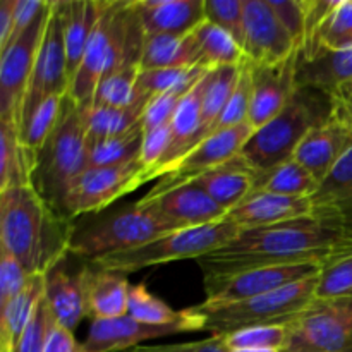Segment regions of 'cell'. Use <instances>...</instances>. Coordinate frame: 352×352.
I'll use <instances>...</instances> for the list:
<instances>
[{
	"label": "cell",
	"instance_id": "cell-1",
	"mask_svg": "<svg viewBox=\"0 0 352 352\" xmlns=\"http://www.w3.org/2000/svg\"><path fill=\"white\" fill-rule=\"evenodd\" d=\"M352 254V230L318 215L268 227L241 230L239 236L198 261L205 278L227 277L278 265H329Z\"/></svg>",
	"mask_w": 352,
	"mask_h": 352
},
{
	"label": "cell",
	"instance_id": "cell-2",
	"mask_svg": "<svg viewBox=\"0 0 352 352\" xmlns=\"http://www.w3.org/2000/svg\"><path fill=\"white\" fill-rule=\"evenodd\" d=\"M74 226L33 186L0 192V248L9 251L30 275H45L69 254Z\"/></svg>",
	"mask_w": 352,
	"mask_h": 352
},
{
	"label": "cell",
	"instance_id": "cell-3",
	"mask_svg": "<svg viewBox=\"0 0 352 352\" xmlns=\"http://www.w3.org/2000/svg\"><path fill=\"white\" fill-rule=\"evenodd\" d=\"M336 100L308 86H296L287 105L246 141L241 157L258 172L270 170L294 157L306 134L333 116Z\"/></svg>",
	"mask_w": 352,
	"mask_h": 352
},
{
	"label": "cell",
	"instance_id": "cell-4",
	"mask_svg": "<svg viewBox=\"0 0 352 352\" xmlns=\"http://www.w3.org/2000/svg\"><path fill=\"white\" fill-rule=\"evenodd\" d=\"M88 112L65 96L57 126L38 150L31 186L55 210L69 186L88 170Z\"/></svg>",
	"mask_w": 352,
	"mask_h": 352
},
{
	"label": "cell",
	"instance_id": "cell-5",
	"mask_svg": "<svg viewBox=\"0 0 352 352\" xmlns=\"http://www.w3.org/2000/svg\"><path fill=\"white\" fill-rule=\"evenodd\" d=\"M318 277L320 275H315L268 294L232 305L210 306L201 302L192 308L201 318L203 332H210L212 337L229 336L250 327L287 323L315 301Z\"/></svg>",
	"mask_w": 352,
	"mask_h": 352
},
{
	"label": "cell",
	"instance_id": "cell-6",
	"mask_svg": "<svg viewBox=\"0 0 352 352\" xmlns=\"http://www.w3.org/2000/svg\"><path fill=\"white\" fill-rule=\"evenodd\" d=\"M239 232L241 229L236 223L222 220L210 226L174 230L140 248L95 258L88 263L102 270L129 275L143 268L172 263V261L199 260L236 239Z\"/></svg>",
	"mask_w": 352,
	"mask_h": 352
},
{
	"label": "cell",
	"instance_id": "cell-7",
	"mask_svg": "<svg viewBox=\"0 0 352 352\" xmlns=\"http://www.w3.org/2000/svg\"><path fill=\"white\" fill-rule=\"evenodd\" d=\"M174 230L177 229L136 201L103 219L74 226L69 254L82 258V261H91L107 254L134 250Z\"/></svg>",
	"mask_w": 352,
	"mask_h": 352
},
{
	"label": "cell",
	"instance_id": "cell-8",
	"mask_svg": "<svg viewBox=\"0 0 352 352\" xmlns=\"http://www.w3.org/2000/svg\"><path fill=\"white\" fill-rule=\"evenodd\" d=\"M285 325L284 352H352V296L315 299Z\"/></svg>",
	"mask_w": 352,
	"mask_h": 352
},
{
	"label": "cell",
	"instance_id": "cell-9",
	"mask_svg": "<svg viewBox=\"0 0 352 352\" xmlns=\"http://www.w3.org/2000/svg\"><path fill=\"white\" fill-rule=\"evenodd\" d=\"M141 160L120 167H98L82 172L57 206V212L71 222L86 213H98L143 186Z\"/></svg>",
	"mask_w": 352,
	"mask_h": 352
},
{
	"label": "cell",
	"instance_id": "cell-10",
	"mask_svg": "<svg viewBox=\"0 0 352 352\" xmlns=\"http://www.w3.org/2000/svg\"><path fill=\"white\" fill-rule=\"evenodd\" d=\"M52 2L33 24L3 52H0V122L19 131L23 103L33 74Z\"/></svg>",
	"mask_w": 352,
	"mask_h": 352
},
{
	"label": "cell",
	"instance_id": "cell-11",
	"mask_svg": "<svg viewBox=\"0 0 352 352\" xmlns=\"http://www.w3.org/2000/svg\"><path fill=\"white\" fill-rule=\"evenodd\" d=\"M67 57L64 43V23H62V0H55L50 6L47 26L38 48L33 74L28 86L26 98L23 103L21 124L30 113L50 96H65L69 93ZM21 129V127H19Z\"/></svg>",
	"mask_w": 352,
	"mask_h": 352
},
{
	"label": "cell",
	"instance_id": "cell-12",
	"mask_svg": "<svg viewBox=\"0 0 352 352\" xmlns=\"http://www.w3.org/2000/svg\"><path fill=\"white\" fill-rule=\"evenodd\" d=\"M322 270L323 265L320 263H298L254 268L227 277L205 278L206 299L203 302L210 306H220L246 301L277 291L285 285L315 277L322 274Z\"/></svg>",
	"mask_w": 352,
	"mask_h": 352
},
{
	"label": "cell",
	"instance_id": "cell-13",
	"mask_svg": "<svg viewBox=\"0 0 352 352\" xmlns=\"http://www.w3.org/2000/svg\"><path fill=\"white\" fill-rule=\"evenodd\" d=\"M253 126L246 122L232 127V129L219 131V133L212 134L205 141H201L198 146L192 148L177 164L172 165L158 179V182L150 189V192L144 196L164 195V192L172 191V189L189 184L205 172L212 170L213 167H219L223 162L239 155L246 141L253 136Z\"/></svg>",
	"mask_w": 352,
	"mask_h": 352
},
{
	"label": "cell",
	"instance_id": "cell-14",
	"mask_svg": "<svg viewBox=\"0 0 352 352\" xmlns=\"http://www.w3.org/2000/svg\"><path fill=\"white\" fill-rule=\"evenodd\" d=\"M203 332V323L195 308H188L186 320L172 325H146L131 316L113 320H93L81 352H122L136 349L141 342L177 333Z\"/></svg>",
	"mask_w": 352,
	"mask_h": 352
},
{
	"label": "cell",
	"instance_id": "cell-15",
	"mask_svg": "<svg viewBox=\"0 0 352 352\" xmlns=\"http://www.w3.org/2000/svg\"><path fill=\"white\" fill-rule=\"evenodd\" d=\"M243 50L251 64L265 67L284 64L299 54L268 0H244Z\"/></svg>",
	"mask_w": 352,
	"mask_h": 352
},
{
	"label": "cell",
	"instance_id": "cell-16",
	"mask_svg": "<svg viewBox=\"0 0 352 352\" xmlns=\"http://www.w3.org/2000/svg\"><path fill=\"white\" fill-rule=\"evenodd\" d=\"M138 203L150 208L177 230L210 226L222 222L227 217V210L192 184L181 186L158 196H143Z\"/></svg>",
	"mask_w": 352,
	"mask_h": 352
},
{
	"label": "cell",
	"instance_id": "cell-17",
	"mask_svg": "<svg viewBox=\"0 0 352 352\" xmlns=\"http://www.w3.org/2000/svg\"><path fill=\"white\" fill-rule=\"evenodd\" d=\"M351 143L352 126L336 105L333 116L306 134L292 158L322 184Z\"/></svg>",
	"mask_w": 352,
	"mask_h": 352
},
{
	"label": "cell",
	"instance_id": "cell-18",
	"mask_svg": "<svg viewBox=\"0 0 352 352\" xmlns=\"http://www.w3.org/2000/svg\"><path fill=\"white\" fill-rule=\"evenodd\" d=\"M69 256V254H67ZM67 256L55 263L45 277V301L62 329L74 333L82 318L88 316L86 305V267L74 268Z\"/></svg>",
	"mask_w": 352,
	"mask_h": 352
},
{
	"label": "cell",
	"instance_id": "cell-19",
	"mask_svg": "<svg viewBox=\"0 0 352 352\" xmlns=\"http://www.w3.org/2000/svg\"><path fill=\"white\" fill-rule=\"evenodd\" d=\"M299 54L278 65H253V98H251L248 122L253 129L267 126L287 105L289 98L296 89V69Z\"/></svg>",
	"mask_w": 352,
	"mask_h": 352
},
{
	"label": "cell",
	"instance_id": "cell-20",
	"mask_svg": "<svg viewBox=\"0 0 352 352\" xmlns=\"http://www.w3.org/2000/svg\"><path fill=\"white\" fill-rule=\"evenodd\" d=\"M117 2H105L103 12L100 16L93 36L89 40L86 54L82 57L78 72L72 78L67 96L81 109L89 110L93 107L95 93L100 82L105 78L107 64H109L110 43L113 34V17H116Z\"/></svg>",
	"mask_w": 352,
	"mask_h": 352
},
{
	"label": "cell",
	"instance_id": "cell-21",
	"mask_svg": "<svg viewBox=\"0 0 352 352\" xmlns=\"http://www.w3.org/2000/svg\"><path fill=\"white\" fill-rule=\"evenodd\" d=\"M315 213L311 198L253 192L243 203L227 213L226 220L236 223L241 230L268 227L287 220L302 219Z\"/></svg>",
	"mask_w": 352,
	"mask_h": 352
},
{
	"label": "cell",
	"instance_id": "cell-22",
	"mask_svg": "<svg viewBox=\"0 0 352 352\" xmlns=\"http://www.w3.org/2000/svg\"><path fill=\"white\" fill-rule=\"evenodd\" d=\"M144 34H189L205 21V0H138Z\"/></svg>",
	"mask_w": 352,
	"mask_h": 352
},
{
	"label": "cell",
	"instance_id": "cell-23",
	"mask_svg": "<svg viewBox=\"0 0 352 352\" xmlns=\"http://www.w3.org/2000/svg\"><path fill=\"white\" fill-rule=\"evenodd\" d=\"M256 179L258 170H254L239 153L219 167L205 172L189 184L203 189L217 205L229 213L253 192Z\"/></svg>",
	"mask_w": 352,
	"mask_h": 352
},
{
	"label": "cell",
	"instance_id": "cell-24",
	"mask_svg": "<svg viewBox=\"0 0 352 352\" xmlns=\"http://www.w3.org/2000/svg\"><path fill=\"white\" fill-rule=\"evenodd\" d=\"M131 284L126 275L86 267V305L91 320H113L127 316Z\"/></svg>",
	"mask_w": 352,
	"mask_h": 352
},
{
	"label": "cell",
	"instance_id": "cell-25",
	"mask_svg": "<svg viewBox=\"0 0 352 352\" xmlns=\"http://www.w3.org/2000/svg\"><path fill=\"white\" fill-rule=\"evenodd\" d=\"M105 2L93 0H69L62 2V23H64L65 57H67L69 81L78 72L93 36Z\"/></svg>",
	"mask_w": 352,
	"mask_h": 352
},
{
	"label": "cell",
	"instance_id": "cell-26",
	"mask_svg": "<svg viewBox=\"0 0 352 352\" xmlns=\"http://www.w3.org/2000/svg\"><path fill=\"white\" fill-rule=\"evenodd\" d=\"M352 79V48L329 52L322 50L309 58L299 55L296 69V85L315 88L336 96Z\"/></svg>",
	"mask_w": 352,
	"mask_h": 352
},
{
	"label": "cell",
	"instance_id": "cell-27",
	"mask_svg": "<svg viewBox=\"0 0 352 352\" xmlns=\"http://www.w3.org/2000/svg\"><path fill=\"white\" fill-rule=\"evenodd\" d=\"M201 65V54L195 34H146L140 71L182 69ZM203 67V65H201Z\"/></svg>",
	"mask_w": 352,
	"mask_h": 352
},
{
	"label": "cell",
	"instance_id": "cell-28",
	"mask_svg": "<svg viewBox=\"0 0 352 352\" xmlns=\"http://www.w3.org/2000/svg\"><path fill=\"white\" fill-rule=\"evenodd\" d=\"M45 294L43 275H31L26 287L0 308V352H14Z\"/></svg>",
	"mask_w": 352,
	"mask_h": 352
},
{
	"label": "cell",
	"instance_id": "cell-29",
	"mask_svg": "<svg viewBox=\"0 0 352 352\" xmlns=\"http://www.w3.org/2000/svg\"><path fill=\"white\" fill-rule=\"evenodd\" d=\"M38 151L21 141L19 131L0 122V192L16 186H31Z\"/></svg>",
	"mask_w": 352,
	"mask_h": 352
},
{
	"label": "cell",
	"instance_id": "cell-30",
	"mask_svg": "<svg viewBox=\"0 0 352 352\" xmlns=\"http://www.w3.org/2000/svg\"><path fill=\"white\" fill-rule=\"evenodd\" d=\"M241 65H220L210 69L203 78L201 141L215 133L217 122L226 110L241 76Z\"/></svg>",
	"mask_w": 352,
	"mask_h": 352
},
{
	"label": "cell",
	"instance_id": "cell-31",
	"mask_svg": "<svg viewBox=\"0 0 352 352\" xmlns=\"http://www.w3.org/2000/svg\"><path fill=\"white\" fill-rule=\"evenodd\" d=\"M318 181L294 158L282 162L270 170L258 172L253 192H268L280 196H305L311 198L318 189ZM251 192V195H253Z\"/></svg>",
	"mask_w": 352,
	"mask_h": 352
},
{
	"label": "cell",
	"instance_id": "cell-32",
	"mask_svg": "<svg viewBox=\"0 0 352 352\" xmlns=\"http://www.w3.org/2000/svg\"><path fill=\"white\" fill-rule=\"evenodd\" d=\"M150 96H143L131 107L117 109V107L93 105L88 112V136L89 141L109 140V138L122 136L138 127L143 119Z\"/></svg>",
	"mask_w": 352,
	"mask_h": 352
},
{
	"label": "cell",
	"instance_id": "cell-33",
	"mask_svg": "<svg viewBox=\"0 0 352 352\" xmlns=\"http://www.w3.org/2000/svg\"><path fill=\"white\" fill-rule=\"evenodd\" d=\"M192 34L201 54V65L208 71L220 65H239L246 60L243 47L236 38L210 21H203Z\"/></svg>",
	"mask_w": 352,
	"mask_h": 352
},
{
	"label": "cell",
	"instance_id": "cell-34",
	"mask_svg": "<svg viewBox=\"0 0 352 352\" xmlns=\"http://www.w3.org/2000/svg\"><path fill=\"white\" fill-rule=\"evenodd\" d=\"M143 141L144 131L141 124L122 136L89 141L88 168L120 167V165L138 162L141 158Z\"/></svg>",
	"mask_w": 352,
	"mask_h": 352
},
{
	"label": "cell",
	"instance_id": "cell-35",
	"mask_svg": "<svg viewBox=\"0 0 352 352\" xmlns=\"http://www.w3.org/2000/svg\"><path fill=\"white\" fill-rule=\"evenodd\" d=\"M127 316L146 325H172V323L186 320L188 309L175 311L164 299L157 298L153 292L148 291L144 282H140V284L131 285Z\"/></svg>",
	"mask_w": 352,
	"mask_h": 352
},
{
	"label": "cell",
	"instance_id": "cell-36",
	"mask_svg": "<svg viewBox=\"0 0 352 352\" xmlns=\"http://www.w3.org/2000/svg\"><path fill=\"white\" fill-rule=\"evenodd\" d=\"M208 72V69L196 67L182 69H155V71H140L138 88L143 95L158 96L174 89H191L196 82Z\"/></svg>",
	"mask_w": 352,
	"mask_h": 352
},
{
	"label": "cell",
	"instance_id": "cell-37",
	"mask_svg": "<svg viewBox=\"0 0 352 352\" xmlns=\"http://www.w3.org/2000/svg\"><path fill=\"white\" fill-rule=\"evenodd\" d=\"M138 78H140V67H124L110 74L109 78L100 82L93 105L124 109V107H131L133 103H136L143 96H148L143 95L138 88Z\"/></svg>",
	"mask_w": 352,
	"mask_h": 352
},
{
	"label": "cell",
	"instance_id": "cell-38",
	"mask_svg": "<svg viewBox=\"0 0 352 352\" xmlns=\"http://www.w3.org/2000/svg\"><path fill=\"white\" fill-rule=\"evenodd\" d=\"M347 48H352V0H337V6L320 28L315 50L309 57L322 50L337 52Z\"/></svg>",
	"mask_w": 352,
	"mask_h": 352
},
{
	"label": "cell",
	"instance_id": "cell-39",
	"mask_svg": "<svg viewBox=\"0 0 352 352\" xmlns=\"http://www.w3.org/2000/svg\"><path fill=\"white\" fill-rule=\"evenodd\" d=\"M65 96H50V98L43 100L21 124L19 138L28 148L38 151L43 146L60 119Z\"/></svg>",
	"mask_w": 352,
	"mask_h": 352
},
{
	"label": "cell",
	"instance_id": "cell-40",
	"mask_svg": "<svg viewBox=\"0 0 352 352\" xmlns=\"http://www.w3.org/2000/svg\"><path fill=\"white\" fill-rule=\"evenodd\" d=\"M223 344L229 351L237 349H278L284 351L287 344V325L285 323H272V325H258L250 329L223 336Z\"/></svg>",
	"mask_w": 352,
	"mask_h": 352
},
{
	"label": "cell",
	"instance_id": "cell-41",
	"mask_svg": "<svg viewBox=\"0 0 352 352\" xmlns=\"http://www.w3.org/2000/svg\"><path fill=\"white\" fill-rule=\"evenodd\" d=\"M251 98H253V76H251V64L246 58L243 62V65H241V76L236 89H234L226 110H223L219 122H217L215 133L232 129V127L241 126V124H246L248 116H250Z\"/></svg>",
	"mask_w": 352,
	"mask_h": 352
},
{
	"label": "cell",
	"instance_id": "cell-42",
	"mask_svg": "<svg viewBox=\"0 0 352 352\" xmlns=\"http://www.w3.org/2000/svg\"><path fill=\"white\" fill-rule=\"evenodd\" d=\"M57 327V320H55L54 313L48 308L43 298L38 302L36 309H34L33 316H31L30 323L21 336L14 352H45Z\"/></svg>",
	"mask_w": 352,
	"mask_h": 352
},
{
	"label": "cell",
	"instance_id": "cell-43",
	"mask_svg": "<svg viewBox=\"0 0 352 352\" xmlns=\"http://www.w3.org/2000/svg\"><path fill=\"white\" fill-rule=\"evenodd\" d=\"M352 296V254L325 265L318 277L316 299L351 298Z\"/></svg>",
	"mask_w": 352,
	"mask_h": 352
},
{
	"label": "cell",
	"instance_id": "cell-44",
	"mask_svg": "<svg viewBox=\"0 0 352 352\" xmlns=\"http://www.w3.org/2000/svg\"><path fill=\"white\" fill-rule=\"evenodd\" d=\"M205 19L232 34L243 47L244 0H205Z\"/></svg>",
	"mask_w": 352,
	"mask_h": 352
},
{
	"label": "cell",
	"instance_id": "cell-45",
	"mask_svg": "<svg viewBox=\"0 0 352 352\" xmlns=\"http://www.w3.org/2000/svg\"><path fill=\"white\" fill-rule=\"evenodd\" d=\"M191 89H174V91L153 96V98L150 100V103L146 105L143 119H141V126H143L144 133L170 124L179 103H181V100L184 98Z\"/></svg>",
	"mask_w": 352,
	"mask_h": 352
},
{
	"label": "cell",
	"instance_id": "cell-46",
	"mask_svg": "<svg viewBox=\"0 0 352 352\" xmlns=\"http://www.w3.org/2000/svg\"><path fill=\"white\" fill-rule=\"evenodd\" d=\"M31 275L23 268V265L9 253L0 248V308L16 298L28 285Z\"/></svg>",
	"mask_w": 352,
	"mask_h": 352
},
{
	"label": "cell",
	"instance_id": "cell-47",
	"mask_svg": "<svg viewBox=\"0 0 352 352\" xmlns=\"http://www.w3.org/2000/svg\"><path fill=\"white\" fill-rule=\"evenodd\" d=\"M268 2H270L275 14H277L282 26H284L285 31L291 34V38L299 47V52H301L302 45H305L306 31L305 6H302V0H268Z\"/></svg>",
	"mask_w": 352,
	"mask_h": 352
},
{
	"label": "cell",
	"instance_id": "cell-48",
	"mask_svg": "<svg viewBox=\"0 0 352 352\" xmlns=\"http://www.w3.org/2000/svg\"><path fill=\"white\" fill-rule=\"evenodd\" d=\"M172 143V127L170 124L167 126L157 127L153 131H148L144 133V141H143V150H141V164H143L144 172H143V184L146 182V175L160 164V160L164 158L165 151L168 150Z\"/></svg>",
	"mask_w": 352,
	"mask_h": 352
},
{
	"label": "cell",
	"instance_id": "cell-49",
	"mask_svg": "<svg viewBox=\"0 0 352 352\" xmlns=\"http://www.w3.org/2000/svg\"><path fill=\"white\" fill-rule=\"evenodd\" d=\"M136 352H229L222 337H212L196 342L160 344V346H140Z\"/></svg>",
	"mask_w": 352,
	"mask_h": 352
},
{
	"label": "cell",
	"instance_id": "cell-50",
	"mask_svg": "<svg viewBox=\"0 0 352 352\" xmlns=\"http://www.w3.org/2000/svg\"><path fill=\"white\" fill-rule=\"evenodd\" d=\"M17 0H0V52L10 43Z\"/></svg>",
	"mask_w": 352,
	"mask_h": 352
},
{
	"label": "cell",
	"instance_id": "cell-51",
	"mask_svg": "<svg viewBox=\"0 0 352 352\" xmlns=\"http://www.w3.org/2000/svg\"><path fill=\"white\" fill-rule=\"evenodd\" d=\"M45 352H81V344L76 340L74 333L58 325Z\"/></svg>",
	"mask_w": 352,
	"mask_h": 352
},
{
	"label": "cell",
	"instance_id": "cell-52",
	"mask_svg": "<svg viewBox=\"0 0 352 352\" xmlns=\"http://www.w3.org/2000/svg\"><path fill=\"white\" fill-rule=\"evenodd\" d=\"M333 98L339 100V102H342V103H346V105L352 107V79L347 82V85H344L342 88L339 89V93H337Z\"/></svg>",
	"mask_w": 352,
	"mask_h": 352
},
{
	"label": "cell",
	"instance_id": "cell-53",
	"mask_svg": "<svg viewBox=\"0 0 352 352\" xmlns=\"http://www.w3.org/2000/svg\"><path fill=\"white\" fill-rule=\"evenodd\" d=\"M229 352H284L278 349H237V351H229Z\"/></svg>",
	"mask_w": 352,
	"mask_h": 352
},
{
	"label": "cell",
	"instance_id": "cell-54",
	"mask_svg": "<svg viewBox=\"0 0 352 352\" xmlns=\"http://www.w3.org/2000/svg\"><path fill=\"white\" fill-rule=\"evenodd\" d=\"M122 352H136V349H129V351H122Z\"/></svg>",
	"mask_w": 352,
	"mask_h": 352
}]
</instances>
